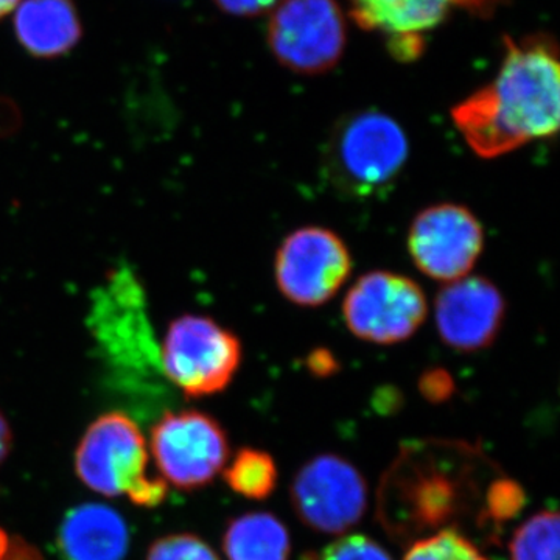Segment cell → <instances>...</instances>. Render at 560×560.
<instances>
[{"label": "cell", "instance_id": "obj_1", "mask_svg": "<svg viewBox=\"0 0 560 560\" xmlns=\"http://www.w3.org/2000/svg\"><path fill=\"white\" fill-rule=\"evenodd\" d=\"M559 79L558 44L551 36H506L499 75L458 103L452 119L477 156H504L558 132Z\"/></svg>", "mask_w": 560, "mask_h": 560}, {"label": "cell", "instance_id": "obj_2", "mask_svg": "<svg viewBox=\"0 0 560 560\" xmlns=\"http://www.w3.org/2000/svg\"><path fill=\"white\" fill-rule=\"evenodd\" d=\"M478 448L458 441H412L383 477L378 512L383 528L399 540L460 522L478 503Z\"/></svg>", "mask_w": 560, "mask_h": 560}, {"label": "cell", "instance_id": "obj_3", "mask_svg": "<svg viewBox=\"0 0 560 560\" xmlns=\"http://www.w3.org/2000/svg\"><path fill=\"white\" fill-rule=\"evenodd\" d=\"M408 154L407 135L393 117L360 110L331 130L324 147V175L346 197L372 198L396 183Z\"/></svg>", "mask_w": 560, "mask_h": 560}, {"label": "cell", "instance_id": "obj_4", "mask_svg": "<svg viewBox=\"0 0 560 560\" xmlns=\"http://www.w3.org/2000/svg\"><path fill=\"white\" fill-rule=\"evenodd\" d=\"M75 470L95 492L127 495L139 506H158L167 497V481L149 477L145 440L125 412H106L88 427L77 447Z\"/></svg>", "mask_w": 560, "mask_h": 560}, {"label": "cell", "instance_id": "obj_5", "mask_svg": "<svg viewBox=\"0 0 560 560\" xmlns=\"http://www.w3.org/2000/svg\"><path fill=\"white\" fill-rule=\"evenodd\" d=\"M242 359L237 335L210 316L191 313L168 324L160 348L162 374L191 399L226 389Z\"/></svg>", "mask_w": 560, "mask_h": 560}, {"label": "cell", "instance_id": "obj_6", "mask_svg": "<svg viewBox=\"0 0 560 560\" xmlns=\"http://www.w3.org/2000/svg\"><path fill=\"white\" fill-rule=\"evenodd\" d=\"M427 313L429 304L419 283L390 271L361 276L342 302L350 334L378 346L410 340L425 323Z\"/></svg>", "mask_w": 560, "mask_h": 560}, {"label": "cell", "instance_id": "obj_7", "mask_svg": "<svg viewBox=\"0 0 560 560\" xmlns=\"http://www.w3.org/2000/svg\"><path fill=\"white\" fill-rule=\"evenodd\" d=\"M268 44L280 65L300 75L334 69L346 47V22L335 0H282L268 25Z\"/></svg>", "mask_w": 560, "mask_h": 560}, {"label": "cell", "instance_id": "obj_8", "mask_svg": "<svg viewBox=\"0 0 560 560\" xmlns=\"http://www.w3.org/2000/svg\"><path fill=\"white\" fill-rule=\"evenodd\" d=\"M151 453L165 480L178 489L205 488L230 458L226 431L212 416L165 412L151 429Z\"/></svg>", "mask_w": 560, "mask_h": 560}, {"label": "cell", "instance_id": "obj_9", "mask_svg": "<svg viewBox=\"0 0 560 560\" xmlns=\"http://www.w3.org/2000/svg\"><path fill=\"white\" fill-rule=\"evenodd\" d=\"M352 257L345 241L323 226H304L280 243L275 259L276 285L301 307H319L345 285Z\"/></svg>", "mask_w": 560, "mask_h": 560}, {"label": "cell", "instance_id": "obj_10", "mask_svg": "<svg viewBox=\"0 0 560 560\" xmlns=\"http://www.w3.org/2000/svg\"><path fill=\"white\" fill-rule=\"evenodd\" d=\"M291 504L300 521L316 533L340 536L368 510V485L352 463L338 455L316 456L291 482Z\"/></svg>", "mask_w": 560, "mask_h": 560}, {"label": "cell", "instance_id": "obj_11", "mask_svg": "<svg viewBox=\"0 0 560 560\" xmlns=\"http://www.w3.org/2000/svg\"><path fill=\"white\" fill-rule=\"evenodd\" d=\"M408 253L430 279L455 282L474 270L485 248V231L469 208L440 202L420 210L408 231Z\"/></svg>", "mask_w": 560, "mask_h": 560}, {"label": "cell", "instance_id": "obj_12", "mask_svg": "<svg viewBox=\"0 0 560 560\" xmlns=\"http://www.w3.org/2000/svg\"><path fill=\"white\" fill-rule=\"evenodd\" d=\"M434 316L438 334L447 348L460 353L480 352L499 337L506 302L495 283L469 275L440 291Z\"/></svg>", "mask_w": 560, "mask_h": 560}, {"label": "cell", "instance_id": "obj_13", "mask_svg": "<svg viewBox=\"0 0 560 560\" xmlns=\"http://www.w3.org/2000/svg\"><path fill=\"white\" fill-rule=\"evenodd\" d=\"M497 0H350V16L364 31L418 35L440 25L452 10L490 13Z\"/></svg>", "mask_w": 560, "mask_h": 560}, {"label": "cell", "instance_id": "obj_14", "mask_svg": "<svg viewBox=\"0 0 560 560\" xmlns=\"http://www.w3.org/2000/svg\"><path fill=\"white\" fill-rule=\"evenodd\" d=\"M130 545L124 517L105 504L86 503L70 510L57 534L61 560H124Z\"/></svg>", "mask_w": 560, "mask_h": 560}, {"label": "cell", "instance_id": "obj_15", "mask_svg": "<svg viewBox=\"0 0 560 560\" xmlns=\"http://www.w3.org/2000/svg\"><path fill=\"white\" fill-rule=\"evenodd\" d=\"M14 35L33 58L57 60L79 46L83 24L73 0H24L14 14Z\"/></svg>", "mask_w": 560, "mask_h": 560}, {"label": "cell", "instance_id": "obj_16", "mask_svg": "<svg viewBox=\"0 0 560 560\" xmlns=\"http://www.w3.org/2000/svg\"><path fill=\"white\" fill-rule=\"evenodd\" d=\"M223 548L230 560H290V534L275 515L250 512L228 525Z\"/></svg>", "mask_w": 560, "mask_h": 560}, {"label": "cell", "instance_id": "obj_17", "mask_svg": "<svg viewBox=\"0 0 560 560\" xmlns=\"http://www.w3.org/2000/svg\"><path fill=\"white\" fill-rule=\"evenodd\" d=\"M224 481L245 499L265 500L278 485V467L267 452L242 448L224 470Z\"/></svg>", "mask_w": 560, "mask_h": 560}, {"label": "cell", "instance_id": "obj_18", "mask_svg": "<svg viewBox=\"0 0 560 560\" xmlns=\"http://www.w3.org/2000/svg\"><path fill=\"white\" fill-rule=\"evenodd\" d=\"M511 560H559V515L544 510L515 530Z\"/></svg>", "mask_w": 560, "mask_h": 560}, {"label": "cell", "instance_id": "obj_19", "mask_svg": "<svg viewBox=\"0 0 560 560\" xmlns=\"http://www.w3.org/2000/svg\"><path fill=\"white\" fill-rule=\"evenodd\" d=\"M404 560H489L456 529L438 530L415 541Z\"/></svg>", "mask_w": 560, "mask_h": 560}, {"label": "cell", "instance_id": "obj_20", "mask_svg": "<svg viewBox=\"0 0 560 560\" xmlns=\"http://www.w3.org/2000/svg\"><path fill=\"white\" fill-rule=\"evenodd\" d=\"M525 490L517 481L510 478H497L486 488L485 508L480 512L478 523H492L501 526L511 522L525 508Z\"/></svg>", "mask_w": 560, "mask_h": 560}, {"label": "cell", "instance_id": "obj_21", "mask_svg": "<svg viewBox=\"0 0 560 560\" xmlns=\"http://www.w3.org/2000/svg\"><path fill=\"white\" fill-rule=\"evenodd\" d=\"M147 560H220L215 551L194 534L162 537L150 547Z\"/></svg>", "mask_w": 560, "mask_h": 560}, {"label": "cell", "instance_id": "obj_22", "mask_svg": "<svg viewBox=\"0 0 560 560\" xmlns=\"http://www.w3.org/2000/svg\"><path fill=\"white\" fill-rule=\"evenodd\" d=\"M304 560H393L382 545L366 536H346L331 541L324 550L311 552Z\"/></svg>", "mask_w": 560, "mask_h": 560}, {"label": "cell", "instance_id": "obj_23", "mask_svg": "<svg viewBox=\"0 0 560 560\" xmlns=\"http://www.w3.org/2000/svg\"><path fill=\"white\" fill-rule=\"evenodd\" d=\"M419 389L423 399L441 404V401L451 399L453 390H455V383L447 371L430 370L423 372L420 377Z\"/></svg>", "mask_w": 560, "mask_h": 560}, {"label": "cell", "instance_id": "obj_24", "mask_svg": "<svg viewBox=\"0 0 560 560\" xmlns=\"http://www.w3.org/2000/svg\"><path fill=\"white\" fill-rule=\"evenodd\" d=\"M282 0H213L217 7L232 16H259L275 10Z\"/></svg>", "mask_w": 560, "mask_h": 560}, {"label": "cell", "instance_id": "obj_25", "mask_svg": "<svg viewBox=\"0 0 560 560\" xmlns=\"http://www.w3.org/2000/svg\"><path fill=\"white\" fill-rule=\"evenodd\" d=\"M423 47L422 36L418 35L390 36L388 39V50L396 60L404 62L418 60Z\"/></svg>", "mask_w": 560, "mask_h": 560}, {"label": "cell", "instance_id": "obj_26", "mask_svg": "<svg viewBox=\"0 0 560 560\" xmlns=\"http://www.w3.org/2000/svg\"><path fill=\"white\" fill-rule=\"evenodd\" d=\"M307 364L312 374L320 375V377H326L337 371V361L329 350H315L308 357Z\"/></svg>", "mask_w": 560, "mask_h": 560}, {"label": "cell", "instance_id": "obj_27", "mask_svg": "<svg viewBox=\"0 0 560 560\" xmlns=\"http://www.w3.org/2000/svg\"><path fill=\"white\" fill-rule=\"evenodd\" d=\"M2 560H43V558H40L39 551L35 547L20 539V537H14L10 540Z\"/></svg>", "mask_w": 560, "mask_h": 560}, {"label": "cell", "instance_id": "obj_28", "mask_svg": "<svg viewBox=\"0 0 560 560\" xmlns=\"http://www.w3.org/2000/svg\"><path fill=\"white\" fill-rule=\"evenodd\" d=\"M11 445H13V431L9 420L0 412V464L10 455Z\"/></svg>", "mask_w": 560, "mask_h": 560}, {"label": "cell", "instance_id": "obj_29", "mask_svg": "<svg viewBox=\"0 0 560 560\" xmlns=\"http://www.w3.org/2000/svg\"><path fill=\"white\" fill-rule=\"evenodd\" d=\"M21 0H0V20L10 14L11 11L16 10Z\"/></svg>", "mask_w": 560, "mask_h": 560}, {"label": "cell", "instance_id": "obj_30", "mask_svg": "<svg viewBox=\"0 0 560 560\" xmlns=\"http://www.w3.org/2000/svg\"><path fill=\"white\" fill-rule=\"evenodd\" d=\"M10 539L5 536L2 529H0V560L5 555L7 548H9Z\"/></svg>", "mask_w": 560, "mask_h": 560}]
</instances>
